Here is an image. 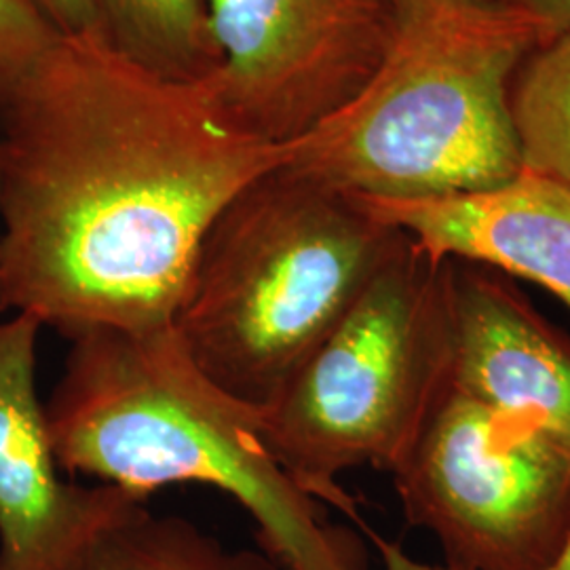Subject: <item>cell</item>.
Returning a JSON list of instances; mask_svg holds the SVG:
<instances>
[{"mask_svg": "<svg viewBox=\"0 0 570 570\" xmlns=\"http://www.w3.org/2000/svg\"><path fill=\"white\" fill-rule=\"evenodd\" d=\"M553 32L497 0H395L387 53L284 169L330 190L423 199L487 190L522 169L511 85Z\"/></svg>", "mask_w": 570, "mask_h": 570, "instance_id": "obj_3", "label": "cell"}, {"mask_svg": "<svg viewBox=\"0 0 570 570\" xmlns=\"http://www.w3.org/2000/svg\"><path fill=\"white\" fill-rule=\"evenodd\" d=\"M68 341L45 404L68 478L142 499L169 484L212 487L252 515L261 550L285 570H366L353 532L332 527L266 449L256 410L209 381L171 327H96Z\"/></svg>", "mask_w": 570, "mask_h": 570, "instance_id": "obj_2", "label": "cell"}, {"mask_svg": "<svg viewBox=\"0 0 570 570\" xmlns=\"http://www.w3.org/2000/svg\"><path fill=\"white\" fill-rule=\"evenodd\" d=\"M353 197V195H348ZM429 261H468L543 285L570 306V183L520 169L487 190L423 199L353 197Z\"/></svg>", "mask_w": 570, "mask_h": 570, "instance_id": "obj_10", "label": "cell"}, {"mask_svg": "<svg viewBox=\"0 0 570 570\" xmlns=\"http://www.w3.org/2000/svg\"><path fill=\"white\" fill-rule=\"evenodd\" d=\"M449 360L442 263L400 230L343 317L256 410L266 449L308 497L364 529L338 475L393 473L449 389Z\"/></svg>", "mask_w": 570, "mask_h": 570, "instance_id": "obj_5", "label": "cell"}, {"mask_svg": "<svg viewBox=\"0 0 570 570\" xmlns=\"http://www.w3.org/2000/svg\"><path fill=\"white\" fill-rule=\"evenodd\" d=\"M58 39L53 26L28 0H0V112Z\"/></svg>", "mask_w": 570, "mask_h": 570, "instance_id": "obj_14", "label": "cell"}, {"mask_svg": "<svg viewBox=\"0 0 570 570\" xmlns=\"http://www.w3.org/2000/svg\"><path fill=\"white\" fill-rule=\"evenodd\" d=\"M89 570H285L265 550H230L186 518L146 510L117 530Z\"/></svg>", "mask_w": 570, "mask_h": 570, "instance_id": "obj_13", "label": "cell"}, {"mask_svg": "<svg viewBox=\"0 0 570 570\" xmlns=\"http://www.w3.org/2000/svg\"><path fill=\"white\" fill-rule=\"evenodd\" d=\"M510 104L522 167L570 183V32L524 61Z\"/></svg>", "mask_w": 570, "mask_h": 570, "instance_id": "obj_12", "label": "cell"}, {"mask_svg": "<svg viewBox=\"0 0 570 570\" xmlns=\"http://www.w3.org/2000/svg\"><path fill=\"white\" fill-rule=\"evenodd\" d=\"M0 311L72 338L171 327L205 235L287 144L104 37H60L0 112Z\"/></svg>", "mask_w": 570, "mask_h": 570, "instance_id": "obj_1", "label": "cell"}, {"mask_svg": "<svg viewBox=\"0 0 570 570\" xmlns=\"http://www.w3.org/2000/svg\"><path fill=\"white\" fill-rule=\"evenodd\" d=\"M397 237L353 197L277 167L205 235L171 330L209 381L263 410Z\"/></svg>", "mask_w": 570, "mask_h": 570, "instance_id": "obj_4", "label": "cell"}, {"mask_svg": "<svg viewBox=\"0 0 570 570\" xmlns=\"http://www.w3.org/2000/svg\"><path fill=\"white\" fill-rule=\"evenodd\" d=\"M226 112L287 144L348 102L387 53L395 0H209Z\"/></svg>", "mask_w": 570, "mask_h": 570, "instance_id": "obj_7", "label": "cell"}, {"mask_svg": "<svg viewBox=\"0 0 570 570\" xmlns=\"http://www.w3.org/2000/svg\"><path fill=\"white\" fill-rule=\"evenodd\" d=\"M550 26L553 37L570 32V0H497Z\"/></svg>", "mask_w": 570, "mask_h": 570, "instance_id": "obj_16", "label": "cell"}, {"mask_svg": "<svg viewBox=\"0 0 570 570\" xmlns=\"http://www.w3.org/2000/svg\"><path fill=\"white\" fill-rule=\"evenodd\" d=\"M550 570H570V537L564 550L560 553V558L556 560V564Z\"/></svg>", "mask_w": 570, "mask_h": 570, "instance_id": "obj_18", "label": "cell"}, {"mask_svg": "<svg viewBox=\"0 0 570 570\" xmlns=\"http://www.w3.org/2000/svg\"><path fill=\"white\" fill-rule=\"evenodd\" d=\"M41 330L30 313L0 322V570H89L148 499L61 475L37 391Z\"/></svg>", "mask_w": 570, "mask_h": 570, "instance_id": "obj_8", "label": "cell"}, {"mask_svg": "<svg viewBox=\"0 0 570 570\" xmlns=\"http://www.w3.org/2000/svg\"><path fill=\"white\" fill-rule=\"evenodd\" d=\"M370 539L374 541L376 550L381 553V560H383V570H454L450 567H431V564H423L419 560H414L412 556H407L406 551L402 550L397 543L383 539L381 534L372 532V530L364 527Z\"/></svg>", "mask_w": 570, "mask_h": 570, "instance_id": "obj_17", "label": "cell"}, {"mask_svg": "<svg viewBox=\"0 0 570 570\" xmlns=\"http://www.w3.org/2000/svg\"><path fill=\"white\" fill-rule=\"evenodd\" d=\"M110 47L171 81H207L220 68L209 0H94Z\"/></svg>", "mask_w": 570, "mask_h": 570, "instance_id": "obj_11", "label": "cell"}, {"mask_svg": "<svg viewBox=\"0 0 570 570\" xmlns=\"http://www.w3.org/2000/svg\"><path fill=\"white\" fill-rule=\"evenodd\" d=\"M393 482L454 570H550L570 537V450L446 389Z\"/></svg>", "mask_w": 570, "mask_h": 570, "instance_id": "obj_6", "label": "cell"}, {"mask_svg": "<svg viewBox=\"0 0 570 570\" xmlns=\"http://www.w3.org/2000/svg\"><path fill=\"white\" fill-rule=\"evenodd\" d=\"M449 315V389L570 450V338L511 277L442 261Z\"/></svg>", "mask_w": 570, "mask_h": 570, "instance_id": "obj_9", "label": "cell"}, {"mask_svg": "<svg viewBox=\"0 0 570 570\" xmlns=\"http://www.w3.org/2000/svg\"><path fill=\"white\" fill-rule=\"evenodd\" d=\"M60 37H104L94 0H28Z\"/></svg>", "mask_w": 570, "mask_h": 570, "instance_id": "obj_15", "label": "cell"}]
</instances>
